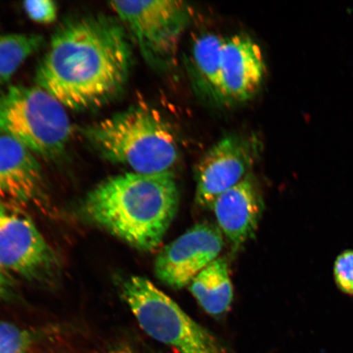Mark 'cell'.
<instances>
[{
	"mask_svg": "<svg viewBox=\"0 0 353 353\" xmlns=\"http://www.w3.org/2000/svg\"><path fill=\"white\" fill-rule=\"evenodd\" d=\"M34 334L10 322L0 321V353H29Z\"/></svg>",
	"mask_w": 353,
	"mask_h": 353,
	"instance_id": "obj_16",
	"label": "cell"
},
{
	"mask_svg": "<svg viewBox=\"0 0 353 353\" xmlns=\"http://www.w3.org/2000/svg\"><path fill=\"white\" fill-rule=\"evenodd\" d=\"M101 157L130 167L134 173L171 172L179 158L173 128L157 110L136 105L82 129Z\"/></svg>",
	"mask_w": 353,
	"mask_h": 353,
	"instance_id": "obj_3",
	"label": "cell"
},
{
	"mask_svg": "<svg viewBox=\"0 0 353 353\" xmlns=\"http://www.w3.org/2000/svg\"><path fill=\"white\" fill-rule=\"evenodd\" d=\"M4 199H6V195H4L2 188L0 187V201H3Z\"/></svg>",
	"mask_w": 353,
	"mask_h": 353,
	"instance_id": "obj_21",
	"label": "cell"
},
{
	"mask_svg": "<svg viewBox=\"0 0 353 353\" xmlns=\"http://www.w3.org/2000/svg\"><path fill=\"white\" fill-rule=\"evenodd\" d=\"M54 250L28 215L0 201V266L29 280H41L55 271Z\"/></svg>",
	"mask_w": 353,
	"mask_h": 353,
	"instance_id": "obj_7",
	"label": "cell"
},
{
	"mask_svg": "<svg viewBox=\"0 0 353 353\" xmlns=\"http://www.w3.org/2000/svg\"><path fill=\"white\" fill-rule=\"evenodd\" d=\"M109 4L130 30L150 65L165 70L175 64L181 38L192 16L188 3L151 0Z\"/></svg>",
	"mask_w": 353,
	"mask_h": 353,
	"instance_id": "obj_6",
	"label": "cell"
},
{
	"mask_svg": "<svg viewBox=\"0 0 353 353\" xmlns=\"http://www.w3.org/2000/svg\"><path fill=\"white\" fill-rule=\"evenodd\" d=\"M224 42L225 38L207 33L196 39L192 51V70L197 86L220 103L221 55Z\"/></svg>",
	"mask_w": 353,
	"mask_h": 353,
	"instance_id": "obj_14",
	"label": "cell"
},
{
	"mask_svg": "<svg viewBox=\"0 0 353 353\" xmlns=\"http://www.w3.org/2000/svg\"><path fill=\"white\" fill-rule=\"evenodd\" d=\"M121 294L140 327L179 353H235L147 278L123 281Z\"/></svg>",
	"mask_w": 353,
	"mask_h": 353,
	"instance_id": "obj_5",
	"label": "cell"
},
{
	"mask_svg": "<svg viewBox=\"0 0 353 353\" xmlns=\"http://www.w3.org/2000/svg\"><path fill=\"white\" fill-rule=\"evenodd\" d=\"M179 191L171 172L127 173L103 181L88 193V217L134 248L152 251L178 212Z\"/></svg>",
	"mask_w": 353,
	"mask_h": 353,
	"instance_id": "obj_2",
	"label": "cell"
},
{
	"mask_svg": "<svg viewBox=\"0 0 353 353\" xmlns=\"http://www.w3.org/2000/svg\"><path fill=\"white\" fill-rule=\"evenodd\" d=\"M266 65L261 48L249 37L225 39L221 55L222 103H241L252 99L261 88Z\"/></svg>",
	"mask_w": 353,
	"mask_h": 353,
	"instance_id": "obj_10",
	"label": "cell"
},
{
	"mask_svg": "<svg viewBox=\"0 0 353 353\" xmlns=\"http://www.w3.org/2000/svg\"><path fill=\"white\" fill-rule=\"evenodd\" d=\"M30 19L41 24H50L57 17V6L51 0H32L22 6Z\"/></svg>",
	"mask_w": 353,
	"mask_h": 353,
	"instance_id": "obj_18",
	"label": "cell"
},
{
	"mask_svg": "<svg viewBox=\"0 0 353 353\" xmlns=\"http://www.w3.org/2000/svg\"><path fill=\"white\" fill-rule=\"evenodd\" d=\"M72 131L64 105L43 88L14 85L0 94V135L35 156L48 161L63 157Z\"/></svg>",
	"mask_w": 353,
	"mask_h": 353,
	"instance_id": "obj_4",
	"label": "cell"
},
{
	"mask_svg": "<svg viewBox=\"0 0 353 353\" xmlns=\"http://www.w3.org/2000/svg\"><path fill=\"white\" fill-rule=\"evenodd\" d=\"M10 273L0 266V300L10 298L14 291L15 285Z\"/></svg>",
	"mask_w": 353,
	"mask_h": 353,
	"instance_id": "obj_19",
	"label": "cell"
},
{
	"mask_svg": "<svg viewBox=\"0 0 353 353\" xmlns=\"http://www.w3.org/2000/svg\"><path fill=\"white\" fill-rule=\"evenodd\" d=\"M43 42L41 34H0V87L11 81L25 61L41 50Z\"/></svg>",
	"mask_w": 353,
	"mask_h": 353,
	"instance_id": "obj_15",
	"label": "cell"
},
{
	"mask_svg": "<svg viewBox=\"0 0 353 353\" xmlns=\"http://www.w3.org/2000/svg\"><path fill=\"white\" fill-rule=\"evenodd\" d=\"M335 283L343 293L353 297V250H345L335 259Z\"/></svg>",
	"mask_w": 353,
	"mask_h": 353,
	"instance_id": "obj_17",
	"label": "cell"
},
{
	"mask_svg": "<svg viewBox=\"0 0 353 353\" xmlns=\"http://www.w3.org/2000/svg\"><path fill=\"white\" fill-rule=\"evenodd\" d=\"M223 246L218 226L207 222L194 225L158 254L154 273L162 283L183 289L218 259Z\"/></svg>",
	"mask_w": 353,
	"mask_h": 353,
	"instance_id": "obj_9",
	"label": "cell"
},
{
	"mask_svg": "<svg viewBox=\"0 0 353 353\" xmlns=\"http://www.w3.org/2000/svg\"><path fill=\"white\" fill-rule=\"evenodd\" d=\"M0 187L13 202L34 203L41 199L44 182L37 156L10 137L0 135Z\"/></svg>",
	"mask_w": 353,
	"mask_h": 353,
	"instance_id": "obj_12",
	"label": "cell"
},
{
	"mask_svg": "<svg viewBox=\"0 0 353 353\" xmlns=\"http://www.w3.org/2000/svg\"><path fill=\"white\" fill-rule=\"evenodd\" d=\"M109 353H136L132 348L127 345H121L114 348Z\"/></svg>",
	"mask_w": 353,
	"mask_h": 353,
	"instance_id": "obj_20",
	"label": "cell"
},
{
	"mask_svg": "<svg viewBox=\"0 0 353 353\" xmlns=\"http://www.w3.org/2000/svg\"><path fill=\"white\" fill-rule=\"evenodd\" d=\"M212 210L220 231L234 250L254 237L262 219L264 202L252 174L222 194Z\"/></svg>",
	"mask_w": 353,
	"mask_h": 353,
	"instance_id": "obj_11",
	"label": "cell"
},
{
	"mask_svg": "<svg viewBox=\"0 0 353 353\" xmlns=\"http://www.w3.org/2000/svg\"><path fill=\"white\" fill-rule=\"evenodd\" d=\"M259 152L260 143L255 137L234 134L219 141L196 166V205L212 210L222 194L250 174Z\"/></svg>",
	"mask_w": 353,
	"mask_h": 353,
	"instance_id": "obj_8",
	"label": "cell"
},
{
	"mask_svg": "<svg viewBox=\"0 0 353 353\" xmlns=\"http://www.w3.org/2000/svg\"><path fill=\"white\" fill-rule=\"evenodd\" d=\"M189 290L209 315L222 316L233 300V287L227 260L218 258L194 278Z\"/></svg>",
	"mask_w": 353,
	"mask_h": 353,
	"instance_id": "obj_13",
	"label": "cell"
},
{
	"mask_svg": "<svg viewBox=\"0 0 353 353\" xmlns=\"http://www.w3.org/2000/svg\"><path fill=\"white\" fill-rule=\"evenodd\" d=\"M132 52L125 26L105 16L70 20L52 35L35 82L65 108H99L125 88Z\"/></svg>",
	"mask_w": 353,
	"mask_h": 353,
	"instance_id": "obj_1",
	"label": "cell"
}]
</instances>
